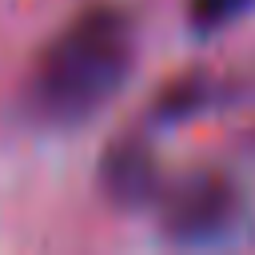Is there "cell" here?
Masks as SVG:
<instances>
[{
    "mask_svg": "<svg viewBox=\"0 0 255 255\" xmlns=\"http://www.w3.org/2000/svg\"><path fill=\"white\" fill-rule=\"evenodd\" d=\"M211 100H215V84L203 72H183L171 84H163V92L155 96L151 120L155 124H183L187 116H199Z\"/></svg>",
    "mask_w": 255,
    "mask_h": 255,
    "instance_id": "4",
    "label": "cell"
},
{
    "mask_svg": "<svg viewBox=\"0 0 255 255\" xmlns=\"http://www.w3.org/2000/svg\"><path fill=\"white\" fill-rule=\"evenodd\" d=\"M163 183L159 159L147 147V139L139 135H120L116 143H108L104 159H100V191L104 199H112L116 207L139 211L147 203H155Z\"/></svg>",
    "mask_w": 255,
    "mask_h": 255,
    "instance_id": "3",
    "label": "cell"
},
{
    "mask_svg": "<svg viewBox=\"0 0 255 255\" xmlns=\"http://www.w3.org/2000/svg\"><path fill=\"white\" fill-rule=\"evenodd\" d=\"M255 8V0H187V24L199 36H211L227 24H235L239 16H247Z\"/></svg>",
    "mask_w": 255,
    "mask_h": 255,
    "instance_id": "5",
    "label": "cell"
},
{
    "mask_svg": "<svg viewBox=\"0 0 255 255\" xmlns=\"http://www.w3.org/2000/svg\"><path fill=\"white\" fill-rule=\"evenodd\" d=\"M135 60L131 16L116 4H88L36 56L28 100L40 120L84 124L128 84Z\"/></svg>",
    "mask_w": 255,
    "mask_h": 255,
    "instance_id": "1",
    "label": "cell"
},
{
    "mask_svg": "<svg viewBox=\"0 0 255 255\" xmlns=\"http://www.w3.org/2000/svg\"><path fill=\"white\" fill-rule=\"evenodd\" d=\"M159 227L179 247H219L247 231L251 207L243 187L223 167H195L159 183Z\"/></svg>",
    "mask_w": 255,
    "mask_h": 255,
    "instance_id": "2",
    "label": "cell"
}]
</instances>
